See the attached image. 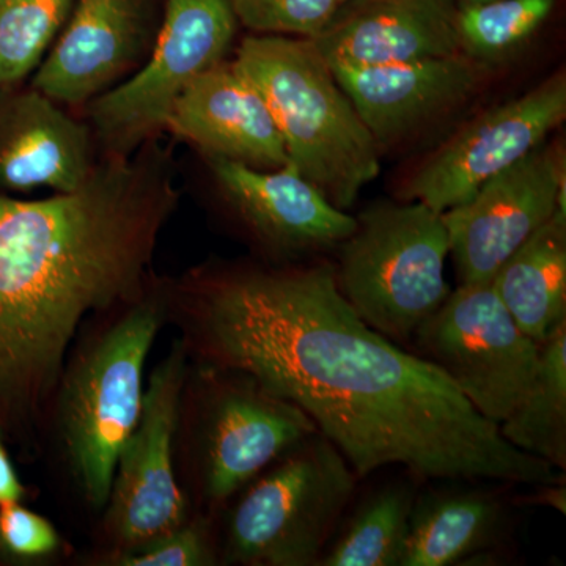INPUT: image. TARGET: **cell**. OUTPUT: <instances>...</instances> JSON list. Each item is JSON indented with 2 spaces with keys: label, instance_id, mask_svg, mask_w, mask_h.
<instances>
[{
  "label": "cell",
  "instance_id": "1",
  "mask_svg": "<svg viewBox=\"0 0 566 566\" xmlns=\"http://www.w3.org/2000/svg\"><path fill=\"white\" fill-rule=\"evenodd\" d=\"M177 305L189 357L244 371L292 401L359 480L390 465L417 482L560 479L505 441L433 364L368 326L331 263L205 271Z\"/></svg>",
  "mask_w": 566,
  "mask_h": 566
},
{
  "label": "cell",
  "instance_id": "2",
  "mask_svg": "<svg viewBox=\"0 0 566 566\" xmlns=\"http://www.w3.org/2000/svg\"><path fill=\"white\" fill-rule=\"evenodd\" d=\"M166 153L111 155L76 191L0 193V424L55 392L82 322L144 294L177 210Z\"/></svg>",
  "mask_w": 566,
  "mask_h": 566
},
{
  "label": "cell",
  "instance_id": "3",
  "mask_svg": "<svg viewBox=\"0 0 566 566\" xmlns=\"http://www.w3.org/2000/svg\"><path fill=\"white\" fill-rule=\"evenodd\" d=\"M233 63L262 93L290 163L334 207H353L378 178L379 148L314 41L248 36Z\"/></svg>",
  "mask_w": 566,
  "mask_h": 566
},
{
  "label": "cell",
  "instance_id": "4",
  "mask_svg": "<svg viewBox=\"0 0 566 566\" xmlns=\"http://www.w3.org/2000/svg\"><path fill=\"white\" fill-rule=\"evenodd\" d=\"M65 365L59 427L82 497L106 509L115 465L139 422L145 364L167 315V300L142 294Z\"/></svg>",
  "mask_w": 566,
  "mask_h": 566
},
{
  "label": "cell",
  "instance_id": "5",
  "mask_svg": "<svg viewBox=\"0 0 566 566\" xmlns=\"http://www.w3.org/2000/svg\"><path fill=\"white\" fill-rule=\"evenodd\" d=\"M338 251L334 274L342 296L395 344L412 340L452 292L444 218L427 205L406 200L367 208Z\"/></svg>",
  "mask_w": 566,
  "mask_h": 566
},
{
  "label": "cell",
  "instance_id": "6",
  "mask_svg": "<svg viewBox=\"0 0 566 566\" xmlns=\"http://www.w3.org/2000/svg\"><path fill=\"white\" fill-rule=\"evenodd\" d=\"M356 472L315 433L240 491L227 521L222 560L244 566H315L356 491Z\"/></svg>",
  "mask_w": 566,
  "mask_h": 566
},
{
  "label": "cell",
  "instance_id": "7",
  "mask_svg": "<svg viewBox=\"0 0 566 566\" xmlns=\"http://www.w3.org/2000/svg\"><path fill=\"white\" fill-rule=\"evenodd\" d=\"M196 385L192 479L208 509H221L275 460L319 433L296 405L244 371L199 364Z\"/></svg>",
  "mask_w": 566,
  "mask_h": 566
},
{
  "label": "cell",
  "instance_id": "8",
  "mask_svg": "<svg viewBox=\"0 0 566 566\" xmlns=\"http://www.w3.org/2000/svg\"><path fill=\"white\" fill-rule=\"evenodd\" d=\"M412 340L416 354L497 427L526 397L538 371V342L517 326L491 282L458 285Z\"/></svg>",
  "mask_w": 566,
  "mask_h": 566
},
{
  "label": "cell",
  "instance_id": "9",
  "mask_svg": "<svg viewBox=\"0 0 566 566\" xmlns=\"http://www.w3.org/2000/svg\"><path fill=\"white\" fill-rule=\"evenodd\" d=\"M237 22L229 0H164L148 57L128 80L91 102L93 126L112 155H129L166 129L186 88L223 61Z\"/></svg>",
  "mask_w": 566,
  "mask_h": 566
},
{
  "label": "cell",
  "instance_id": "10",
  "mask_svg": "<svg viewBox=\"0 0 566 566\" xmlns=\"http://www.w3.org/2000/svg\"><path fill=\"white\" fill-rule=\"evenodd\" d=\"M188 378L189 353L180 338L151 371L139 422L115 465L104 509L107 535L114 543L111 556L139 549L189 521L188 497L175 468Z\"/></svg>",
  "mask_w": 566,
  "mask_h": 566
},
{
  "label": "cell",
  "instance_id": "11",
  "mask_svg": "<svg viewBox=\"0 0 566 566\" xmlns=\"http://www.w3.org/2000/svg\"><path fill=\"white\" fill-rule=\"evenodd\" d=\"M565 117L566 76L560 71L524 95L468 123L424 159L406 182L401 196L444 214L468 202L486 181L545 144Z\"/></svg>",
  "mask_w": 566,
  "mask_h": 566
},
{
  "label": "cell",
  "instance_id": "12",
  "mask_svg": "<svg viewBox=\"0 0 566 566\" xmlns=\"http://www.w3.org/2000/svg\"><path fill=\"white\" fill-rule=\"evenodd\" d=\"M565 212V156L545 144L442 214L458 281L491 282L556 211Z\"/></svg>",
  "mask_w": 566,
  "mask_h": 566
},
{
  "label": "cell",
  "instance_id": "13",
  "mask_svg": "<svg viewBox=\"0 0 566 566\" xmlns=\"http://www.w3.org/2000/svg\"><path fill=\"white\" fill-rule=\"evenodd\" d=\"M161 21L150 0H74L32 87L55 103H91L132 76L148 57Z\"/></svg>",
  "mask_w": 566,
  "mask_h": 566
},
{
  "label": "cell",
  "instance_id": "14",
  "mask_svg": "<svg viewBox=\"0 0 566 566\" xmlns=\"http://www.w3.org/2000/svg\"><path fill=\"white\" fill-rule=\"evenodd\" d=\"M227 202L248 232L264 248L301 255L338 248L356 218L334 207L292 163L259 169L226 158H210Z\"/></svg>",
  "mask_w": 566,
  "mask_h": 566
},
{
  "label": "cell",
  "instance_id": "15",
  "mask_svg": "<svg viewBox=\"0 0 566 566\" xmlns=\"http://www.w3.org/2000/svg\"><path fill=\"white\" fill-rule=\"evenodd\" d=\"M480 65L458 52L386 65L329 66L379 148L468 102L483 80Z\"/></svg>",
  "mask_w": 566,
  "mask_h": 566
},
{
  "label": "cell",
  "instance_id": "16",
  "mask_svg": "<svg viewBox=\"0 0 566 566\" xmlns=\"http://www.w3.org/2000/svg\"><path fill=\"white\" fill-rule=\"evenodd\" d=\"M455 0H344L315 36L329 65H386L461 51Z\"/></svg>",
  "mask_w": 566,
  "mask_h": 566
},
{
  "label": "cell",
  "instance_id": "17",
  "mask_svg": "<svg viewBox=\"0 0 566 566\" xmlns=\"http://www.w3.org/2000/svg\"><path fill=\"white\" fill-rule=\"evenodd\" d=\"M166 129L191 142L208 158H226L259 169L290 163L270 107L233 62L222 61L186 88Z\"/></svg>",
  "mask_w": 566,
  "mask_h": 566
},
{
  "label": "cell",
  "instance_id": "18",
  "mask_svg": "<svg viewBox=\"0 0 566 566\" xmlns=\"http://www.w3.org/2000/svg\"><path fill=\"white\" fill-rule=\"evenodd\" d=\"M88 128L50 96L29 88L0 106V189L76 191L91 178Z\"/></svg>",
  "mask_w": 566,
  "mask_h": 566
},
{
  "label": "cell",
  "instance_id": "19",
  "mask_svg": "<svg viewBox=\"0 0 566 566\" xmlns=\"http://www.w3.org/2000/svg\"><path fill=\"white\" fill-rule=\"evenodd\" d=\"M509 528V505L490 488L452 486L417 495L400 566L465 565L490 557Z\"/></svg>",
  "mask_w": 566,
  "mask_h": 566
},
{
  "label": "cell",
  "instance_id": "20",
  "mask_svg": "<svg viewBox=\"0 0 566 566\" xmlns=\"http://www.w3.org/2000/svg\"><path fill=\"white\" fill-rule=\"evenodd\" d=\"M495 293L517 326L542 344L566 323V214L554 212L495 273Z\"/></svg>",
  "mask_w": 566,
  "mask_h": 566
},
{
  "label": "cell",
  "instance_id": "21",
  "mask_svg": "<svg viewBox=\"0 0 566 566\" xmlns=\"http://www.w3.org/2000/svg\"><path fill=\"white\" fill-rule=\"evenodd\" d=\"M502 438L528 455L566 469V323L539 344L538 371L504 422Z\"/></svg>",
  "mask_w": 566,
  "mask_h": 566
},
{
  "label": "cell",
  "instance_id": "22",
  "mask_svg": "<svg viewBox=\"0 0 566 566\" xmlns=\"http://www.w3.org/2000/svg\"><path fill=\"white\" fill-rule=\"evenodd\" d=\"M417 493L411 483L379 488L329 543L319 566H400Z\"/></svg>",
  "mask_w": 566,
  "mask_h": 566
},
{
  "label": "cell",
  "instance_id": "23",
  "mask_svg": "<svg viewBox=\"0 0 566 566\" xmlns=\"http://www.w3.org/2000/svg\"><path fill=\"white\" fill-rule=\"evenodd\" d=\"M556 0H482L458 3L461 51L480 63L501 62L520 51L547 18Z\"/></svg>",
  "mask_w": 566,
  "mask_h": 566
},
{
  "label": "cell",
  "instance_id": "24",
  "mask_svg": "<svg viewBox=\"0 0 566 566\" xmlns=\"http://www.w3.org/2000/svg\"><path fill=\"white\" fill-rule=\"evenodd\" d=\"M73 6L74 0H0V87L36 70Z\"/></svg>",
  "mask_w": 566,
  "mask_h": 566
},
{
  "label": "cell",
  "instance_id": "25",
  "mask_svg": "<svg viewBox=\"0 0 566 566\" xmlns=\"http://www.w3.org/2000/svg\"><path fill=\"white\" fill-rule=\"evenodd\" d=\"M237 20L268 35L314 40L337 10L338 0H229Z\"/></svg>",
  "mask_w": 566,
  "mask_h": 566
},
{
  "label": "cell",
  "instance_id": "26",
  "mask_svg": "<svg viewBox=\"0 0 566 566\" xmlns=\"http://www.w3.org/2000/svg\"><path fill=\"white\" fill-rule=\"evenodd\" d=\"M122 566H211L221 557L212 539L210 523L205 517L186 521L170 534L153 539L129 553L111 556Z\"/></svg>",
  "mask_w": 566,
  "mask_h": 566
},
{
  "label": "cell",
  "instance_id": "27",
  "mask_svg": "<svg viewBox=\"0 0 566 566\" xmlns=\"http://www.w3.org/2000/svg\"><path fill=\"white\" fill-rule=\"evenodd\" d=\"M61 536L46 517L18 504L0 506V551L17 560H41L57 553Z\"/></svg>",
  "mask_w": 566,
  "mask_h": 566
},
{
  "label": "cell",
  "instance_id": "28",
  "mask_svg": "<svg viewBox=\"0 0 566 566\" xmlns=\"http://www.w3.org/2000/svg\"><path fill=\"white\" fill-rule=\"evenodd\" d=\"M532 493L520 495L517 505L545 506L565 515L566 513V486L565 480L557 479L554 482L539 483L534 485Z\"/></svg>",
  "mask_w": 566,
  "mask_h": 566
},
{
  "label": "cell",
  "instance_id": "29",
  "mask_svg": "<svg viewBox=\"0 0 566 566\" xmlns=\"http://www.w3.org/2000/svg\"><path fill=\"white\" fill-rule=\"evenodd\" d=\"M22 497H24V486L3 444V427L0 424V506L18 504Z\"/></svg>",
  "mask_w": 566,
  "mask_h": 566
},
{
  "label": "cell",
  "instance_id": "30",
  "mask_svg": "<svg viewBox=\"0 0 566 566\" xmlns=\"http://www.w3.org/2000/svg\"><path fill=\"white\" fill-rule=\"evenodd\" d=\"M457 3L482 2V0H455Z\"/></svg>",
  "mask_w": 566,
  "mask_h": 566
},
{
  "label": "cell",
  "instance_id": "31",
  "mask_svg": "<svg viewBox=\"0 0 566 566\" xmlns=\"http://www.w3.org/2000/svg\"><path fill=\"white\" fill-rule=\"evenodd\" d=\"M338 2H340V3H342V2H344V0H338ZM340 3H338V6H340Z\"/></svg>",
  "mask_w": 566,
  "mask_h": 566
}]
</instances>
